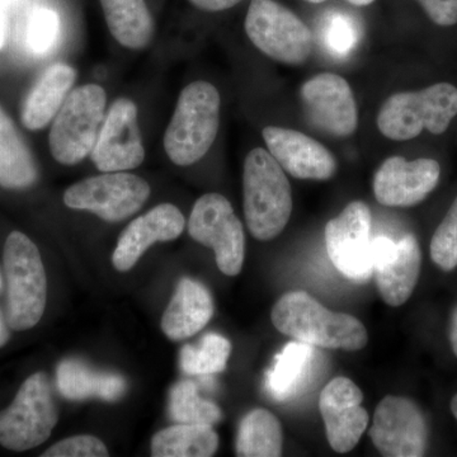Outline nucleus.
I'll list each match as a JSON object with an SVG mask.
<instances>
[{"instance_id": "nucleus-15", "label": "nucleus", "mask_w": 457, "mask_h": 457, "mask_svg": "<svg viewBox=\"0 0 457 457\" xmlns=\"http://www.w3.org/2000/svg\"><path fill=\"white\" fill-rule=\"evenodd\" d=\"M372 261L376 285L390 306L407 303L420 278L422 253L416 237L408 234L394 242L390 237L372 239Z\"/></svg>"}, {"instance_id": "nucleus-13", "label": "nucleus", "mask_w": 457, "mask_h": 457, "mask_svg": "<svg viewBox=\"0 0 457 457\" xmlns=\"http://www.w3.org/2000/svg\"><path fill=\"white\" fill-rule=\"evenodd\" d=\"M90 156L97 170L104 173L135 170L143 164L145 149L139 112L131 99L119 98L113 102L104 116Z\"/></svg>"}, {"instance_id": "nucleus-11", "label": "nucleus", "mask_w": 457, "mask_h": 457, "mask_svg": "<svg viewBox=\"0 0 457 457\" xmlns=\"http://www.w3.org/2000/svg\"><path fill=\"white\" fill-rule=\"evenodd\" d=\"M326 246L330 261L353 282L369 281L374 272L371 212L366 204L354 201L326 227Z\"/></svg>"}, {"instance_id": "nucleus-12", "label": "nucleus", "mask_w": 457, "mask_h": 457, "mask_svg": "<svg viewBox=\"0 0 457 457\" xmlns=\"http://www.w3.org/2000/svg\"><path fill=\"white\" fill-rule=\"evenodd\" d=\"M370 437L383 456H423L428 441L426 418L413 400L385 396L376 407Z\"/></svg>"}, {"instance_id": "nucleus-29", "label": "nucleus", "mask_w": 457, "mask_h": 457, "mask_svg": "<svg viewBox=\"0 0 457 457\" xmlns=\"http://www.w3.org/2000/svg\"><path fill=\"white\" fill-rule=\"evenodd\" d=\"M231 343L225 337L209 333L200 345H186L180 351V368L188 375H212L224 371Z\"/></svg>"}, {"instance_id": "nucleus-2", "label": "nucleus", "mask_w": 457, "mask_h": 457, "mask_svg": "<svg viewBox=\"0 0 457 457\" xmlns=\"http://www.w3.org/2000/svg\"><path fill=\"white\" fill-rule=\"evenodd\" d=\"M243 204L246 227L255 239L263 242L278 237L293 213L290 182L281 165L262 147L246 155Z\"/></svg>"}, {"instance_id": "nucleus-31", "label": "nucleus", "mask_w": 457, "mask_h": 457, "mask_svg": "<svg viewBox=\"0 0 457 457\" xmlns=\"http://www.w3.org/2000/svg\"><path fill=\"white\" fill-rule=\"evenodd\" d=\"M60 18L53 9L36 8L27 25V46L33 55L45 56L56 46L60 36Z\"/></svg>"}, {"instance_id": "nucleus-17", "label": "nucleus", "mask_w": 457, "mask_h": 457, "mask_svg": "<svg viewBox=\"0 0 457 457\" xmlns=\"http://www.w3.org/2000/svg\"><path fill=\"white\" fill-rule=\"evenodd\" d=\"M440 174V164L433 159L409 162L403 156H390L375 173L376 200L389 207L414 206L436 188Z\"/></svg>"}, {"instance_id": "nucleus-26", "label": "nucleus", "mask_w": 457, "mask_h": 457, "mask_svg": "<svg viewBox=\"0 0 457 457\" xmlns=\"http://www.w3.org/2000/svg\"><path fill=\"white\" fill-rule=\"evenodd\" d=\"M219 447L218 433L210 425H179L155 433L152 441L154 457H210Z\"/></svg>"}, {"instance_id": "nucleus-41", "label": "nucleus", "mask_w": 457, "mask_h": 457, "mask_svg": "<svg viewBox=\"0 0 457 457\" xmlns=\"http://www.w3.org/2000/svg\"><path fill=\"white\" fill-rule=\"evenodd\" d=\"M306 2L314 3V4H319V3H324L327 2V0H306Z\"/></svg>"}, {"instance_id": "nucleus-8", "label": "nucleus", "mask_w": 457, "mask_h": 457, "mask_svg": "<svg viewBox=\"0 0 457 457\" xmlns=\"http://www.w3.org/2000/svg\"><path fill=\"white\" fill-rule=\"evenodd\" d=\"M245 27L252 44L282 64L300 65L312 55L311 29L276 0H252Z\"/></svg>"}, {"instance_id": "nucleus-6", "label": "nucleus", "mask_w": 457, "mask_h": 457, "mask_svg": "<svg viewBox=\"0 0 457 457\" xmlns=\"http://www.w3.org/2000/svg\"><path fill=\"white\" fill-rule=\"evenodd\" d=\"M106 104V92L97 84H86L69 93L50 131L51 154L56 162L75 165L90 155L104 123Z\"/></svg>"}, {"instance_id": "nucleus-3", "label": "nucleus", "mask_w": 457, "mask_h": 457, "mask_svg": "<svg viewBox=\"0 0 457 457\" xmlns=\"http://www.w3.org/2000/svg\"><path fill=\"white\" fill-rule=\"evenodd\" d=\"M220 93L198 80L180 92L164 135L168 158L179 167L197 163L212 149L220 126Z\"/></svg>"}, {"instance_id": "nucleus-33", "label": "nucleus", "mask_w": 457, "mask_h": 457, "mask_svg": "<svg viewBox=\"0 0 457 457\" xmlns=\"http://www.w3.org/2000/svg\"><path fill=\"white\" fill-rule=\"evenodd\" d=\"M104 442L95 436H74L53 445L42 457H107Z\"/></svg>"}, {"instance_id": "nucleus-18", "label": "nucleus", "mask_w": 457, "mask_h": 457, "mask_svg": "<svg viewBox=\"0 0 457 457\" xmlns=\"http://www.w3.org/2000/svg\"><path fill=\"white\" fill-rule=\"evenodd\" d=\"M262 135L270 155L295 179L327 180L335 176V156L308 135L278 126H267Z\"/></svg>"}, {"instance_id": "nucleus-16", "label": "nucleus", "mask_w": 457, "mask_h": 457, "mask_svg": "<svg viewBox=\"0 0 457 457\" xmlns=\"http://www.w3.org/2000/svg\"><path fill=\"white\" fill-rule=\"evenodd\" d=\"M362 400L360 387L347 378H333L321 392L319 409L328 442L336 453H350L366 431L369 414L361 405Z\"/></svg>"}, {"instance_id": "nucleus-23", "label": "nucleus", "mask_w": 457, "mask_h": 457, "mask_svg": "<svg viewBox=\"0 0 457 457\" xmlns=\"http://www.w3.org/2000/svg\"><path fill=\"white\" fill-rule=\"evenodd\" d=\"M56 384L66 399L101 398L114 402L126 392V381L116 374L97 372L77 360H65L57 366Z\"/></svg>"}, {"instance_id": "nucleus-36", "label": "nucleus", "mask_w": 457, "mask_h": 457, "mask_svg": "<svg viewBox=\"0 0 457 457\" xmlns=\"http://www.w3.org/2000/svg\"><path fill=\"white\" fill-rule=\"evenodd\" d=\"M16 0H0V49L4 46L8 33V12Z\"/></svg>"}, {"instance_id": "nucleus-35", "label": "nucleus", "mask_w": 457, "mask_h": 457, "mask_svg": "<svg viewBox=\"0 0 457 457\" xmlns=\"http://www.w3.org/2000/svg\"><path fill=\"white\" fill-rule=\"evenodd\" d=\"M192 5L206 12H221L233 8L242 0H188Z\"/></svg>"}, {"instance_id": "nucleus-4", "label": "nucleus", "mask_w": 457, "mask_h": 457, "mask_svg": "<svg viewBox=\"0 0 457 457\" xmlns=\"http://www.w3.org/2000/svg\"><path fill=\"white\" fill-rule=\"evenodd\" d=\"M5 276L8 282L9 328L18 332L37 326L47 300V278L40 251L21 231H13L5 240Z\"/></svg>"}, {"instance_id": "nucleus-5", "label": "nucleus", "mask_w": 457, "mask_h": 457, "mask_svg": "<svg viewBox=\"0 0 457 457\" xmlns=\"http://www.w3.org/2000/svg\"><path fill=\"white\" fill-rule=\"evenodd\" d=\"M457 114V89L453 84H433L418 92L390 96L378 116V128L387 139H414L423 130L440 135Z\"/></svg>"}, {"instance_id": "nucleus-7", "label": "nucleus", "mask_w": 457, "mask_h": 457, "mask_svg": "<svg viewBox=\"0 0 457 457\" xmlns=\"http://www.w3.org/2000/svg\"><path fill=\"white\" fill-rule=\"evenodd\" d=\"M57 420L59 411L49 378L44 372H36L0 413V445L17 453L35 449L49 440Z\"/></svg>"}, {"instance_id": "nucleus-25", "label": "nucleus", "mask_w": 457, "mask_h": 457, "mask_svg": "<svg viewBox=\"0 0 457 457\" xmlns=\"http://www.w3.org/2000/svg\"><path fill=\"white\" fill-rule=\"evenodd\" d=\"M37 179V168L16 126L0 107V186L20 189Z\"/></svg>"}, {"instance_id": "nucleus-32", "label": "nucleus", "mask_w": 457, "mask_h": 457, "mask_svg": "<svg viewBox=\"0 0 457 457\" xmlns=\"http://www.w3.org/2000/svg\"><path fill=\"white\" fill-rule=\"evenodd\" d=\"M431 257L444 270L457 267V197L444 221L433 234Z\"/></svg>"}, {"instance_id": "nucleus-24", "label": "nucleus", "mask_w": 457, "mask_h": 457, "mask_svg": "<svg viewBox=\"0 0 457 457\" xmlns=\"http://www.w3.org/2000/svg\"><path fill=\"white\" fill-rule=\"evenodd\" d=\"M108 29L126 49L141 50L154 35V22L145 0H99Z\"/></svg>"}, {"instance_id": "nucleus-39", "label": "nucleus", "mask_w": 457, "mask_h": 457, "mask_svg": "<svg viewBox=\"0 0 457 457\" xmlns=\"http://www.w3.org/2000/svg\"><path fill=\"white\" fill-rule=\"evenodd\" d=\"M351 4L357 5V7H366V5L372 4L375 0H347Z\"/></svg>"}, {"instance_id": "nucleus-21", "label": "nucleus", "mask_w": 457, "mask_h": 457, "mask_svg": "<svg viewBox=\"0 0 457 457\" xmlns=\"http://www.w3.org/2000/svg\"><path fill=\"white\" fill-rule=\"evenodd\" d=\"M318 363L314 345L303 342L288 343L276 356L266 376L270 395L278 402L296 398L312 383Z\"/></svg>"}, {"instance_id": "nucleus-1", "label": "nucleus", "mask_w": 457, "mask_h": 457, "mask_svg": "<svg viewBox=\"0 0 457 457\" xmlns=\"http://www.w3.org/2000/svg\"><path fill=\"white\" fill-rule=\"evenodd\" d=\"M270 318L282 335L314 347L360 351L368 345V330L359 319L330 312L305 291L284 295Z\"/></svg>"}, {"instance_id": "nucleus-38", "label": "nucleus", "mask_w": 457, "mask_h": 457, "mask_svg": "<svg viewBox=\"0 0 457 457\" xmlns=\"http://www.w3.org/2000/svg\"><path fill=\"white\" fill-rule=\"evenodd\" d=\"M450 341L453 345V353L457 357V308L453 312V319H451Z\"/></svg>"}, {"instance_id": "nucleus-40", "label": "nucleus", "mask_w": 457, "mask_h": 457, "mask_svg": "<svg viewBox=\"0 0 457 457\" xmlns=\"http://www.w3.org/2000/svg\"><path fill=\"white\" fill-rule=\"evenodd\" d=\"M451 411H453V416H455L457 420V394L453 396V400H451Z\"/></svg>"}, {"instance_id": "nucleus-14", "label": "nucleus", "mask_w": 457, "mask_h": 457, "mask_svg": "<svg viewBox=\"0 0 457 457\" xmlns=\"http://www.w3.org/2000/svg\"><path fill=\"white\" fill-rule=\"evenodd\" d=\"M309 121L333 137H350L357 130L359 111L347 80L333 73L315 75L300 90Z\"/></svg>"}, {"instance_id": "nucleus-19", "label": "nucleus", "mask_w": 457, "mask_h": 457, "mask_svg": "<svg viewBox=\"0 0 457 457\" xmlns=\"http://www.w3.org/2000/svg\"><path fill=\"white\" fill-rule=\"evenodd\" d=\"M185 227V216L179 207L171 204H158L122 231L112 255L114 269L120 272L131 270L150 246L156 242L177 239Z\"/></svg>"}, {"instance_id": "nucleus-9", "label": "nucleus", "mask_w": 457, "mask_h": 457, "mask_svg": "<svg viewBox=\"0 0 457 457\" xmlns=\"http://www.w3.org/2000/svg\"><path fill=\"white\" fill-rule=\"evenodd\" d=\"M192 239L215 252L216 263L224 275H239L245 257V236L228 198L219 194L201 196L188 221Z\"/></svg>"}, {"instance_id": "nucleus-22", "label": "nucleus", "mask_w": 457, "mask_h": 457, "mask_svg": "<svg viewBox=\"0 0 457 457\" xmlns=\"http://www.w3.org/2000/svg\"><path fill=\"white\" fill-rule=\"evenodd\" d=\"M77 71L66 64L51 65L29 92L22 111V121L29 130L46 128L71 93Z\"/></svg>"}, {"instance_id": "nucleus-34", "label": "nucleus", "mask_w": 457, "mask_h": 457, "mask_svg": "<svg viewBox=\"0 0 457 457\" xmlns=\"http://www.w3.org/2000/svg\"><path fill=\"white\" fill-rule=\"evenodd\" d=\"M436 25L450 27L457 23V0H418Z\"/></svg>"}, {"instance_id": "nucleus-27", "label": "nucleus", "mask_w": 457, "mask_h": 457, "mask_svg": "<svg viewBox=\"0 0 457 457\" xmlns=\"http://www.w3.org/2000/svg\"><path fill=\"white\" fill-rule=\"evenodd\" d=\"M284 433L275 414L267 409L249 411L237 437V455L240 457H278L282 455Z\"/></svg>"}, {"instance_id": "nucleus-37", "label": "nucleus", "mask_w": 457, "mask_h": 457, "mask_svg": "<svg viewBox=\"0 0 457 457\" xmlns=\"http://www.w3.org/2000/svg\"><path fill=\"white\" fill-rule=\"evenodd\" d=\"M8 321L5 320L4 315L0 312V348L4 347L9 341V328Z\"/></svg>"}, {"instance_id": "nucleus-10", "label": "nucleus", "mask_w": 457, "mask_h": 457, "mask_svg": "<svg viewBox=\"0 0 457 457\" xmlns=\"http://www.w3.org/2000/svg\"><path fill=\"white\" fill-rule=\"evenodd\" d=\"M149 183L135 174L107 171L89 177L66 189L69 209L96 213L110 222H119L139 212L150 196Z\"/></svg>"}, {"instance_id": "nucleus-42", "label": "nucleus", "mask_w": 457, "mask_h": 457, "mask_svg": "<svg viewBox=\"0 0 457 457\" xmlns=\"http://www.w3.org/2000/svg\"><path fill=\"white\" fill-rule=\"evenodd\" d=\"M2 286H3V279H2V275H0V288H2Z\"/></svg>"}, {"instance_id": "nucleus-20", "label": "nucleus", "mask_w": 457, "mask_h": 457, "mask_svg": "<svg viewBox=\"0 0 457 457\" xmlns=\"http://www.w3.org/2000/svg\"><path fill=\"white\" fill-rule=\"evenodd\" d=\"M212 315L209 290L195 279L182 278L162 318V330L171 341H183L203 330Z\"/></svg>"}, {"instance_id": "nucleus-30", "label": "nucleus", "mask_w": 457, "mask_h": 457, "mask_svg": "<svg viewBox=\"0 0 457 457\" xmlns=\"http://www.w3.org/2000/svg\"><path fill=\"white\" fill-rule=\"evenodd\" d=\"M321 46L327 54L345 59L356 50L361 37V27L356 18L342 11L328 12L320 22Z\"/></svg>"}, {"instance_id": "nucleus-28", "label": "nucleus", "mask_w": 457, "mask_h": 457, "mask_svg": "<svg viewBox=\"0 0 457 457\" xmlns=\"http://www.w3.org/2000/svg\"><path fill=\"white\" fill-rule=\"evenodd\" d=\"M170 414L174 422L210 425L220 422L221 409L198 395L196 384L180 381L170 392Z\"/></svg>"}]
</instances>
